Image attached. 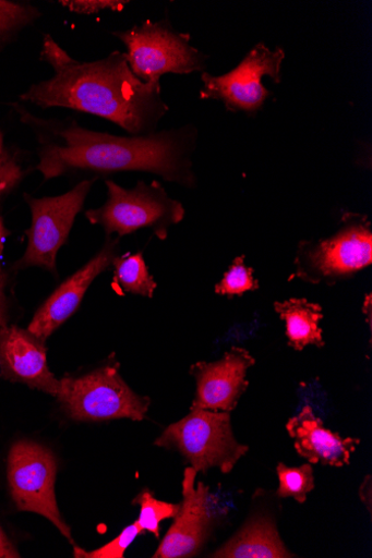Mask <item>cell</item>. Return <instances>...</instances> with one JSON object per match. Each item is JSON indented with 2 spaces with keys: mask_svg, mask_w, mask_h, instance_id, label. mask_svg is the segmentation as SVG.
Returning <instances> with one entry per match:
<instances>
[{
  "mask_svg": "<svg viewBox=\"0 0 372 558\" xmlns=\"http://www.w3.org/2000/svg\"><path fill=\"white\" fill-rule=\"evenodd\" d=\"M37 143L36 170L44 182L60 177L88 174L92 179L116 173L145 172L185 187L196 185L192 155L197 129L156 131L147 135L118 136L88 130L74 119H41L20 104H9Z\"/></svg>",
  "mask_w": 372,
  "mask_h": 558,
  "instance_id": "cell-1",
  "label": "cell"
},
{
  "mask_svg": "<svg viewBox=\"0 0 372 558\" xmlns=\"http://www.w3.org/2000/svg\"><path fill=\"white\" fill-rule=\"evenodd\" d=\"M40 61L49 64L55 75L33 84L20 99L43 110L63 108L92 114L131 135L156 132L170 110L161 83L139 80L119 50L95 62H80L46 34Z\"/></svg>",
  "mask_w": 372,
  "mask_h": 558,
  "instance_id": "cell-2",
  "label": "cell"
},
{
  "mask_svg": "<svg viewBox=\"0 0 372 558\" xmlns=\"http://www.w3.org/2000/svg\"><path fill=\"white\" fill-rule=\"evenodd\" d=\"M372 264V227L364 215L347 213L337 231L325 239L301 241L289 281L335 286Z\"/></svg>",
  "mask_w": 372,
  "mask_h": 558,
  "instance_id": "cell-3",
  "label": "cell"
},
{
  "mask_svg": "<svg viewBox=\"0 0 372 558\" xmlns=\"http://www.w3.org/2000/svg\"><path fill=\"white\" fill-rule=\"evenodd\" d=\"M108 199L97 209L85 213L89 223L100 227L105 234L119 238L148 229L159 240H166L173 226L185 217L182 203L172 198L161 183L140 181L124 189L112 180L105 181Z\"/></svg>",
  "mask_w": 372,
  "mask_h": 558,
  "instance_id": "cell-4",
  "label": "cell"
},
{
  "mask_svg": "<svg viewBox=\"0 0 372 558\" xmlns=\"http://www.w3.org/2000/svg\"><path fill=\"white\" fill-rule=\"evenodd\" d=\"M63 411L76 422L145 420L151 399L134 392L115 361L80 377L61 379L57 397Z\"/></svg>",
  "mask_w": 372,
  "mask_h": 558,
  "instance_id": "cell-5",
  "label": "cell"
},
{
  "mask_svg": "<svg viewBox=\"0 0 372 558\" xmlns=\"http://www.w3.org/2000/svg\"><path fill=\"white\" fill-rule=\"evenodd\" d=\"M154 444L180 451L196 473L219 469L229 474L250 449L236 439L230 413L206 410H191Z\"/></svg>",
  "mask_w": 372,
  "mask_h": 558,
  "instance_id": "cell-6",
  "label": "cell"
},
{
  "mask_svg": "<svg viewBox=\"0 0 372 558\" xmlns=\"http://www.w3.org/2000/svg\"><path fill=\"white\" fill-rule=\"evenodd\" d=\"M128 48L133 74L145 83H159L167 74L189 75L205 70L206 57L177 32L169 21H146L128 31L111 33Z\"/></svg>",
  "mask_w": 372,
  "mask_h": 558,
  "instance_id": "cell-7",
  "label": "cell"
},
{
  "mask_svg": "<svg viewBox=\"0 0 372 558\" xmlns=\"http://www.w3.org/2000/svg\"><path fill=\"white\" fill-rule=\"evenodd\" d=\"M95 181L96 179L84 180L59 196L34 197L24 194L32 213V226L25 232L27 247L24 256L13 265V271L37 267L58 275L59 251L68 242L75 219L82 213Z\"/></svg>",
  "mask_w": 372,
  "mask_h": 558,
  "instance_id": "cell-8",
  "label": "cell"
},
{
  "mask_svg": "<svg viewBox=\"0 0 372 558\" xmlns=\"http://www.w3.org/2000/svg\"><path fill=\"white\" fill-rule=\"evenodd\" d=\"M58 464L52 452L34 441L15 442L9 454L8 478L12 498L21 512L41 515L74 544L56 494Z\"/></svg>",
  "mask_w": 372,
  "mask_h": 558,
  "instance_id": "cell-9",
  "label": "cell"
},
{
  "mask_svg": "<svg viewBox=\"0 0 372 558\" xmlns=\"http://www.w3.org/2000/svg\"><path fill=\"white\" fill-rule=\"evenodd\" d=\"M285 58L284 49L272 50L260 43L233 71L220 76L203 73L200 96L223 101L229 112L255 114L272 95L263 86L262 78L269 76L275 83H280Z\"/></svg>",
  "mask_w": 372,
  "mask_h": 558,
  "instance_id": "cell-10",
  "label": "cell"
},
{
  "mask_svg": "<svg viewBox=\"0 0 372 558\" xmlns=\"http://www.w3.org/2000/svg\"><path fill=\"white\" fill-rule=\"evenodd\" d=\"M254 365L255 359L241 347H232L220 361L192 365L196 390L191 410L233 412L250 385L247 374Z\"/></svg>",
  "mask_w": 372,
  "mask_h": 558,
  "instance_id": "cell-11",
  "label": "cell"
},
{
  "mask_svg": "<svg viewBox=\"0 0 372 558\" xmlns=\"http://www.w3.org/2000/svg\"><path fill=\"white\" fill-rule=\"evenodd\" d=\"M120 239L108 236L97 255L50 294L31 322L27 328L31 333L45 342L74 315L94 280L119 256Z\"/></svg>",
  "mask_w": 372,
  "mask_h": 558,
  "instance_id": "cell-12",
  "label": "cell"
},
{
  "mask_svg": "<svg viewBox=\"0 0 372 558\" xmlns=\"http://www.w3.org/2000/svg\"><path fill=\"white\" fill-rule=\"evenodd\" d=\"M197 473L188 468L182 483L183 500L175 522L152 557H193L202 549L211 534L209 488L196 484Z\"/></svg>",
  "mask_w": 372,
  "mask_h": 558,
  "instance_id": "cell-13",
  "label": "cell"
},
{
  "mask_svg": "<svg viewBox=\"0 0 372 558\" xmlns=\"http://www.w3.org/2000/svg\"><path fill=\"white\" fill-rule=\"evenodd\" d=\"M0 378L58 397L61 380L47 364L45 342L17 326L0 328Z\"/></svg>",
  "mask_w": 372,
  "mask_h": 558,
  "instance_id": "cell-14",
  "label": "cell"
},
{
  "mask_svg": "<svg viewBox=\"0 0 372 558\" xmlns=\"http://www.w3.org/2000/svg\"><path fill=\"white\" fill-rule=\"evenodd\" d=\"M286 428L297 452L312 465L337 469L350 465L351 454L361 442L359 438H343L327 429L310 405H304L297 416L290 418Z\"/></svg>",
  "mask_w": 372,
  "mask_h": 558,
  "instance_id": "cell-15",
  "label": "cell"
},
{
  "mask_svg": "<svg viewBox=\"0 0 372 558\" xmlns=\"http://www.w3.org/2000/svg\"><path fill=\"white\" fill-rule=\"evenodd\" d=\"M209 557L215 558H291L296 557L283 542L276 522L257 515Z\"/></svg>",
  "mask_w": 372,
  "mask_h": 558,
  "instance_id": "cell-16",
  "label": "cell"
},
{
  "mask_svg": "<svg viewBox=\"0 0 372 558\" xmlns=\"http://www.w3.org/2000/svg\"><path fill=\"white\" fill-rule=\"evenodd\" d=\"M275 312L286 326L288 345L302 351L307 345L325 347L324 330L319 323L324 319L321 304L305 298H291L274 304Z\"/></svg>",
  "mask_w": 372,
  "mask_h": 558,
  "instance_id": "cell-17",
  "label": "cell"
},
{
  "mask_svg": "<svg viewBox=\"0 0 372 558\" xmlns=\"http://www.w3.org/2000/svg\"><path fill=\"white\" fill-rule=\"evenodd\" d=\"M112 266L115 267L113 281L119 289L148 299L153 298L157 283L148 271L142 251L118 256Z\"/></svg>",
  "mask_w": 372,
  "mask_h": 558,
  "instance_id": "cell-18",
  "label": "cell"
},
{
  "mask_svg": "<svg viewBox=\"0 0 372 558\" xmlns=\"http://www.w3.org/2000/svg\"><path fill=\"white\" fill-rule=\"evenodd\" d=\"M26 175L20 148L7 142L5 134L0 128V209Z\"/></svg>",
  "mask_w": 372,
  "mask_h": 558,
  "instance_id": "cell-19",
  "label": "cell"
},
{
  "mask_svg": "<svg viewBox=\"0 0 372 558\" xmlns=\"http://www.w3.org/2000/svg\"><path fill=\"white\" fill-rule=\"evenodd\" d=\"M40 16V11L31 4L0 0V49Z\"/></svg>",
  "mask_w": 372,
  "mask_h": 558,
  "instance_id": "cell-20",
  "label": "cell"
},
{
  "mask_svg": "<svg viewBox=\"0 0 372 558\" xmlns=\"http://www.w3.org/2000/svg\"><path fill=\"white\" fill-rule=\"evenodd\" d=\"M133 504L140 506L137 523L144 532H149L159 538V524L169 519H175L181 504L167 502L156 499L148 490L141 492Z\"/></svg>",
  "mask_w": 372,
  "mask_h": 558,
  "instance_id": "cell-21",
  "label": "cell"
},
{
  "mask_svg": "<svg viewBox=\"0 0 372 558\" xmlns=\"http://www.w3.org/2000/svg\"><path fill=\"white\" fill-rule=\"evenodd\" d=\"M279 488L277 496L280 498H293L299 504H304L314 489V475L312 464L299 468H289L283 463L277 466Z\"/></svg>",
  "mask_w": 372,
  "mask_h": 558,
  "instance_id": "cell-22",
  "label": "cell"
},
{
  "mask_svg": "<svg viewBox=\"0 0 372 558\" xmlns=\"http://www.w3.org/2000/svg\"><path fill=\"white\" fill-rule=\"evenodd\" d=\"M244 259V256H240L233 260L221 281L215 287L217 294L232 299L260 288L259 281L253 278V269L245 266Z\"/></svg>",
  "mask_w": 372,
  "mask_h": 558,
  "instance_id": "cell-23",
  "label": "cell"
},
{
  "mask_svg": "<svg viewBox=\"0 0 372 558\" xmlns=\"http://www.w3.org/2000/svg\"><path fill=\"white\" fill-rule=\"evenodd\" d=\"M144 533L137 521L128 526L122 533L104 546L86 551L77 546L74 547V557L81 558H123L129 546L136 539V537Z\"/></svg>",
  "mask_w": 372,
  "mask_h": 558,
  "instance_id": "cell-24",
  "label": "cell"
},
{
  "mask_svg": "<svg viewBox=\"0 0 372 558\" xmlns=\"http://www.w3.org/2000/svg\"><path fill=\"white\" fill-rule=\"evenodd\" d=\"M60 4L75 14L94 15L108 10L121 12L129 2H121V0H63Z\"/></svg>",
  "mask_w": 372,
  "mask_h": 558,
  "instance_id": "cell-25",
  "label": "cell"
},
{
  "mask_svg": "<svg viewBox=\"0 0 372 558\" xmlns=\"http://www.w3.org/2000/svg\"><path fill=\"white\" fill-rule=\"evenodd\" d=\"M8 275L0 271V328L9 326L10 320V299L7 293Z\"/></svg>",
  "mask_w": 372,
  "mask_h": 558,
  "instance_id": "cell-26",
  "label": "cell"
},
{
  "mask_svg": "<svg viewBox=\"0 0 372 558\" xmlns=\"http://www.w3.org/2000/svg\"><path fill=\"white\" fill-rule=\"evenodd\" d=\"M20 553L12 544L5 532L0 527V558H17Z\"/></svg>",
  "mask_w": 372,
  "mask_h": 558,
  "instance_id": "cell-27",
  "label": "cell"
},
{
  "mask_svg": "<svg viewBox=\"0 0 372 558\" xmlns=\"http://www.w3.org/2000/svg\"><path fill=\"white\" fill-rule=\"evenodd\" d=\"M371 484H372L371 476L367 475L359 488V497H360L361 501L363 502V505L367 507L369 514H371V511H372Z\"/></svg>",
  "mask_w": 372,
  "mask_h": 558,
  "instance_id": "cell-28",
  "label": "cell"
},
{
  "mask_svg": "<svg viewBox=\"0 0 372 558\" xmlns=\"http://www.w3.org/2000/svg\"><path fill=\"white\" fill-rule=\"evenodd\" d=\"M10 236L11 231L7 228L4 218L0 216V265H2L5 243ZM0 271H2V269H0Z\"/></svg>",
  "mask_w": 372,
  "mask_h": 558,
  "instance_id": "cell-29",
  "label": "cell"
},
{
  "mask_svg": "<svg viewBox=\"0 0 372 558\" xmlns=\"http://www.w3.org/2000/svg\"><path fill=\"white\" fill-rule=\"evenodd\" d=\"M363 307L368 311L367 319H368L369 329L371 331V294L367 295V298L364 300Z\"/></svg>",
  "mask_w": 372,
  "mask_h": 558,
  "instance_id": "cell-30",
  "label": "cell"
}]
</instances>
